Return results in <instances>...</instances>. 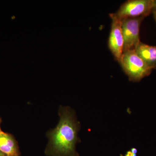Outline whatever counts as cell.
I'll use <instances>...</instances> for the list:
<instances>
[{"instance_id":"1","label":"cell","mask_w":156,"mask_h":156,"mask_svg":"<svg viewBox=\"0 0 156 156\" xmlns=\"http://www.w3.org/2000/svg\"><path fill=\"white\" fill-rule=\"evenodd\" d=\"M59 122L56 128L49 131V142L45 150L48 156H80L76 145L80 141L78 131L80 128L75 113L69 107H60Z\"/></svg>"},{"instance_id":"2","label":"cell","mask_w":156,"mask_h":156,"mask_svg":"<svg viewBox=\"0 0 156 156\" xmlns=\"http://www.w3.org/2000/svg\"><path fill=\"white\" fill-rule=\"evenodd\" d=\"M119 62L129 80L132 82H139L149 76L153 70L137 55L135 50L123 52Z\"/></svg>"},{"instance_id":"3","label":"cell","mask_w":156,"mask_h":156,"mask_svg":"<svg viewBox=\"0 0 156 156\" xmlns=\"http://www.w3.org/2000/svg\"><path fill=\"white\" fill-rule=\"evenodd\" d=\"M154 0H128L122 4L115 15L120 20L145 17L152 12Z\"/></svg>"},{"instance_id":"4","label":"cell","mask_w":156,"mask_h":156,"mask_svg":"<svg viewBox=\"0 0 156 156\" xmlns=\"http://www.w3.org/2000/svg\"><path fill=\"white\" fill-rule=\"evenodd\" d=\"M144 17L125 18L121 20L124 47L123 52L135 50L140 43V29Z\"/></svg>"},{"instance_id":"5","label":"cell","mask_w":156,"mask_h":156,"mask_svg":"<svg viewBox=\"0 0 156 156\" xmlns=\"http://www.w3.org/2000/svg\"><path fill=\"white\" fill-rule=\"evenodd\" d=\"M109 16L112 19V24L108 38V48L116 60L119 62L123 53L124 47L122 21L114 13L110 14Z\"/></svg>"},{"instance_id":"6","label":"cell","mask_w":156,"mask_h":156,"mask_svg":"<svg viewBox=\"0 0 156 156\" xmlns=\"http://www.w3.org/2000/svg\"><path fill=\"white\" fill-rule=\"evenodd\" d=\"M0 151L6 156H19L20 153L16 140L11 134L0 133Z\"/></svg>"},{"instance_id":"7","label":"cell","mask_w":156,"mask_h":156,"mask_svg":"<svg viewBox=\"0 0 156 156\" xmlns=\"http://www.w3.org/2000/svg\"><path fill=\"white\" fill-rule=\"evenodd\" d=\"M135 52L148 66L156 69V46H151L140 42Z\"/></svg>"},{"instance_id":"8","label":"cell","mask_w":156,"mask_h":156,"mask_svg":"<svg viewBox=\"0 0 156 156\" xmlns=\"http://www.w3.org/2000/svg\"><path fill=\"white\" fill-rule=\"evenodd\" d=\"M137 151L135 148H132L131 150L128 151L125 156H136Z\"/></svg>"},{"instance_id":"9","label":"cell","mask_w":156,"mask_h":156,"mask_svg":"<svg viewBox=\"0 0 156 156\" xmlns=\"http://www.w3.org/2000/svg\"><path fill=\"white\" fill-rule=\"evenodd\" d=\"M152 13L153 14L154 18L156 22V10L153 9Z\"/></svg>"},{"instance_id":"10","label":"cell","mask_w":156,"mask_h":156,"mask_svg":"<svg viewBox=\"0 0 156 156\" xmlns=\"http://www.w3.org/2000/svg\"><path fill=\"white\" fill-rule=\"evenodd\" d=\"M156 10V0H154V9Z\"/></svg>"},{"instance_id":"11","label":"cell","mask_w":156,"mask_h":156,"mask_svg":"<svg viewBox=\"0 0 156 156\" xmlns=\"http://www.w3.org/2000/svg\"><path fill=\"white\" fill-rule=\"evenodd\" d=\"M0 156H6V155L5 154L3 153L1 151H0Z\"/></svg>"},{"instance_id":"12","label":"cell","mask_w":156,"mask_h":156,"mask_svg":"<svg viewBox=\"0 0 156 156\" xmlns=\"http://www.w3.org/2000/svg\"><path fill=\"white\" fill-rule=\"evenodd\" d=\"M1 122H2V119H1V118H0V133H1V132H2V130H1Z\"/></svg>"}]
</instances>
